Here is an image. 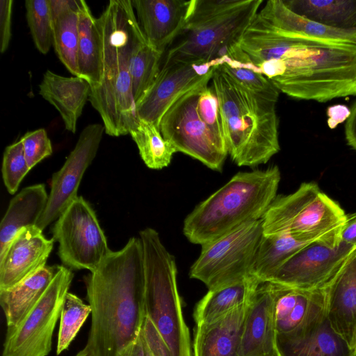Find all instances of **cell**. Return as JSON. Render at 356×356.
<instances>
[{"label": "cell", "mask_w": 356, "mask_h": 356, "mask_svg": "<svg viewBox=\"0 0 356 356\" xmlns=\"http://www.w3.org/2000/svg\"><path fill=\"white\" fill-rule=\"evenodd\" d=\"M141 333L153 356H172L163 337L147 315L143 321Z\"/></svg>", "instance_id": "f35d334b"}, {"label": "cell", "mask_w": 356, "mask_h": 356, "mask_svg": "<svg viewBox=\"0 0 356 356\" xmlns=\"http://www.w3.org/2000/svg\"><path fill=\"white\" fill-rule=\"evenodd\" d=\"M220 59L208 63L163 58L154 82L136 104L138 117L159 127V122L171 104L184 92L211 75Z\"/></svg>", "instance_id": "5bb4252c"}, {"label": "cell", "mask_w": 356, "mask_h": 356, "mask_svg": "<svg viewBox=\"0 0 356 356\" xmlns=\"http://www.w3.org/2000/svg\"><path fill=\"white\" fill-rule=\"evenodd\" d=\"M270 283L274 295L276 337L300 335L325 314L326 287L305 290Z\"/></svg>", "instance_id": "2e32d148"}, {"label": "cell", "mask_w": 356, "mask_h": 356, "mask_svg": "<svg viewBox=\"0 0 356 356\" xmlns=\"http://www.w3.org/2000/svg\"><path fill=\"white\" fill-rule=\"evenodd\" d=\"M327 124L330 129H335L339 124L348 120L350 115V109L343 104H334L327 108Z\"/></svg>", "instance_id": "60d3db41"}, {"label": "cell", "mask_w": 356, "mask_h": 356, "mask_svg": "<svg viewBox=\"0 0 356 356\" xmlns=\"http://www.w3.org/2000/svg\"><path fill=\"white\" fill-rule=\"evenodd\" d=\"M101 56V81L89 102L99 114L106 134H129L139 121L131 90L133 50L144 37L131 0H111L96 18Z\"/></svg>", "instance_id": "3957f363"}, {"label": "cell", "mask_w": 356, "mask_h": 356, "mask_svg": "<svg viewBox=\"0 0 356 356\" xmlns=\"http://www.w3.org/2000/svg\"><path fill=\"white\" fill-rule=\"evenodd\" d=\"M355 248L343 242L336 248L312 243L291 257L268 282L305 290L325 288Z\"/></svg>", "instance_id": "9a60e30c"}, {"label": "cell", "mask_w": 356, "mask_h": 356, "mask_svg": "<svg viewBox=\"0 0 356 356\" xmlns=\"http://www.w3.org/2000/svg\"><path fill=\"white\" fill-rule=\"evenodd\" d=\"M262 236L263 222L259 219L202 245L200 256L191 267L190 277L213 289L251 276Z\"/></svg>", "instance_id": "9c48e42d"}, {"label": "cell", "mask_w": 356, "mask_h": 356, "mask_svg": "<svg viewBox=\"0 0 356 356\" xmlns=\"http://www.w3.org/2000/svg\"><path fill=\"white\" fill-rule=\"evenodd\" d=\"M163 54L149 44L145 36L136 44L130 63L131 90L135 104L154 82L161 70Z\"/></svg>", "instance_id": "1f68e13d"}, {"label": "cell", "mask_w": 356, "mask_h": 356, "mask_svg": "<svg viewBox=\"0 0 356 356\" xmlns=\"http://www.w3.org/2000/svg\"><path fill=\"white\" fill-rule=\"evenodd\" d=\"M26 18L36 49L47 54L53 45V22L49 0L25 1Z\"/></svg>", "instance_id": "d590c367"}, {"label": "cell", "mask_w": 356, "mask_h": 356, "mask_svg": "<svg viewBox=\"0 0 356 356\" xmlns=\"http://www.w3.org/2000/svg\"><path fill=\"white\" fill-rule=\"evenodd\" d=\"M345 135L348 144L356 150V101L350 108V115L346 122Z\"/></svg>", "instance_id": "f6af8a7d"}, {"label": "cell", "mask_w": 356, "mask_h": 356, "mask_svg": "<svg viewBox=\"0 0 356 356\" xmlns=\"http://www.w3.org/2000/svg\"><path fill=\"white\" fill-rule=\"evenodd\" d=\"M346 214L314 182H304L293 193L277 196L262 217L263 234L288 233L300 241L331 248L341 243Z\"/></svg>", "instance_id": "ba28073f"}, {"label": "cell", "mask_w": 356, "mask_h": 356, "mask_svg": "<svg viewBox=\"0 0 356 356\" xmlns=\"http://www.w3.org/2000/svg\"><path fill=\"white\" fill-rule=\"evenodd\" d=\"M79 10L65 13L53 21V47L67 70L80 77L77 60Z\"/></svg>", "instance_id": "d6a6232c"}, {"label": "cell", "mask_w": 356, "mask_h": 356, "mask_svg": "<svg viewBox=\"0 0 356 356\" xmlns=\"http://www.w3.org/2000/svg\"><path fill=\"white\" fill-rule=\"evenodd\" d=\"M129 134L137 145L142 160L149 168L161 170L170 164L177 151L163 138L156 124L139 118L137 126L130 131Z\"/></svg>", "instance_id": "4dcf8cb0"}, {"label": "cell", "mask_w": 356, "mask_h": 356, "mask_svg": "<svg viewBox=\"0 0 356 356\" xmlns=\"http://www.w3.org/2000/svg\"><path fill=\"white\" fill-rule=\"evenodd\" d=\"M262 0H193L190 16L165 59L208 63L227 56L259 12Z\"/></svg>", "instance_id": "8992f818"}, {"label": "cell", "mask_w": 356, "mask_h": 356, "mask_svg": "<svg viewBox=\"0 0 356 356\" xmlns=\"http://www.w3.org/2000/svg\"><path fill=\"white\" fill-rule=\"evenodd\" d=\"M265 20L277 29L300 35L356 43V31L326 26L289 9L282 0H269L258 12Z\"/></svg>", "instance_id": "4316f807"}, {"label": "cell", "mask_w": 356, "mask_h": 356, "mask_svg": "<svg viewBox=\"0 0 356 356\" xmlns=\"http://www.w3.org/2000/svg\"><path fill=\"white\" fill-rule=\"evenodd\" d=\"M117 356H153L141 333L131 343L120 350Z\"/></svg>", "instance_id": "b9f144b4"}, {"label": "cell", "mask_w": 356, "mask_h": 356, "mask_svg": "<svg viewBox=\"0 0 356 356\" xmlns=\"http://www.w3.org/2000/svg\"><path fill=\"white\" fill-rule=\"evenodd\" d=\"M58 254L70 269L94 270L111 252L90 204L78 196L63 211L52 228Z\"/></svg>", "instance_id": "7c38bea8"}, {"label": "cell", "mask_w": 356, "mask_h": 356, "mask_svg": "<svg viewBox=\"0 0 356 356\" xmlns=\"http://www.w3.org/2000/svg\"><path fill=\"white\" fill-rule=\"evenodd\" d=\"M293 12L331 28L356 31V0H282Z\"/></svg>", "instance_id": "f1b7e54d"}, {"label": "cell", "mask_w": 356, "mask_h": 356, "mask_svg": "<svg viewBox=\"0 0 356 356\" xmlns=\"http://www.w3.org/2000/svg\"><path fill=\"white\" fill-rule=\"evenodd\" d=\"M78 67L80 77L97 88L101 81V56L96 18L89 6L81 0L79 10Z\"/></svg>", "instance_id": "f546056e"}, {"label": "cell", "mask_w": 356, "mask_h": 356, "mask_svg": "<svg viewBox=\"0 0 356 356\" xmlns=\"http://www.w3.org/2000/svg\"><path fill=\"white\" fill-rule=\"evenodd\" d=\"M228 154L238 166L266 163L280 150L276 104L241 86L218 65L211 79Z\"/></svg>", "instance_id": "277c9868"}, {"label": "cell", "mask_w": 356, "mask_h": 356, "mask_svg": "<svg viewBox=\"0 0 356 356\" xmlns=\"http://www.w3.org/2000/svg\"><path fill=\"white\" fill-rule=\"evenodd\" d=\"M325 314L333 330L356 352V248L326 286Z\"/></svg>", "instance_id": "ffe728a7"}, {"label": "cell", "mask_w": 356, "mask_h": 356, "mask_svg": "<svg viewBox=\"0 0 356 356\" xmlns=\"http://www.w3.org/2000/svg\"><path fill=\"white\" fill-rule=\"evenodd\" d=\"M91 325L86 347L95 356H117L140 334L144 318L142 242L131 237L85 277Z\"/></svg>", "instance_id": "7a4b0ae2"}, {"label": "cell", "mask_w": 356, "mask_h": 356, "mask_svg": "<svg viewBox=\"0 0 356 356\" xmlns=\"http://www.w3.org/2000/svg\"><path fill=\"white\" fill-rule=\"evenodd\" d=\"M238 356H278L272 284L260 282L247 305Z\"/></svg>", "instance_id": "d6986e66"}, {"label": "cell", "mask_w": 356, "mask_h": 356, "mask_svg": "<svg viewBox=\"0 0 356 356\" xmlns=\"http://www.w3.org/2000/svg\"><path fill=\"white\" fill-rule=\"evenodd\" d=\"M91 88L79 76L67 77L47 70L39 85V95L59 113L66 130L75 134L79 118L89 99Z\"/></svg>", "instance_id": "44dd1931"}, {"label": "cell", "mask_w": 356, "mask_h": 356, "mask_svg": "<svg viewBox=\"0 0 356 356\" xmlns=\"http://www.w3.org/2000/svg\"><path fill=\"white\" fill-rule=\"evenodd\" d=\"M219 67L250 92L277 102L280 91L251 62L245 63L227 56Z\"/></svg>", "instance_id": "836d02e7"}, {"label": "cell", "mask_w": 356, "mask_h": 356, "mask_svg": "<svg viewBox=\"0 0 356 356\" xmlns=\"http://www.w3.org/2000/svg\"><path fill=\"white\" fill-rule=\"evenodd\" d=\"M341 239L342 242L356 248V212L346 214Z\"/></svg>", "instance_id": "ee69618b"}, {"label": "cell", "mask_w": 356, "mask_h": 356, "mask_svg": "<svg viewBox=\"0 0 356 356\" xmlns=\"http://www.w3.org/2000/svg\"><path fill=\"white\" fill-rule=\"evenodd\" d=\"M49 195L44 184L24 188L10 201L0 224V253L23 228L36 225Z\"/></svg>", "instance_id": "d4e9b609"}, {"label": "cell", "mask_w": 356, "mask_h": 356, "mask_svg": "<svg viewBox=\"0 0 356 356\" xmlns=\"http://www.w3.org/2000/svg\"><path fill=\"white\" fill-rule=\"evenodd\" d=\"M58 266H45L16 285L0 290V305L7 329L18 325L41 298Z\"/></svg>", "instance_id": "cb8c5ba5"}, {"label": "cell", "mask_w": 356, "mask_h": 356, "mask_svg": "<svg viewBox=\"0 0 356 356\" xmlns=\"http://www.w3.org/2000/svg\"><path fill=\"white\" fill-rule=\"evenodd\" d=\"M52 22L60 15L71 10H79L81 0H49Z\"/></svg>", "instance_id": "7bdbcfd3"}, {"label": "cell", "mask_w": 356, "mask_h": 356, "mask_svg": "<svg viewBox=\"0 0 356 356\" xmlns=\"http://www.w3.org/2000/svg\"><path fill=\"white\" fill-rule=\"evenodd\" d=\"M259 281L252 276L230 284L209 289L195 306L196 326L213 322L247 304Z\"/></svg>", "instance_id": "484cf974"}, {"label": "cell", "mask_w": 356, "mask_h": 356, "mask_svg": "<svg viewBox=\"0 0 356 356\" xmlns=\"http://www.w3.org/2000/svg\"><path fill=\"white\" fill-rule=\"evenodd\" d=\"M212 75L180 95L162 116L159 129L177 152L200 161L212 170L221 171L228 155L226 143L211 131L197 108L201 86Z\"/></svg>", "instance_id": "30bf717a"}, {"label": "cell", "mask_w": 356, "mask_h": 356, "mask_svg": "<svg viewBox=\"0 0 356 356\" xmlns=\"http://www.w3.org/2000/svg\"><path fill=\"white\" fill-rule=\"evenodd\" d=\"M54 242L35 225L18 232L0 253V290L16 285L45 266Z\"/></svg>", "instance_id": "e0dca14e"}, {"label": "cell", "mask_w": 356, "mask_h": 356, "mask_svg": "<svg viewBox=\"0 0 356 356\" xmlns=\"http://www.w3.org/2000/svg\"><path fill=\"white\" fill-rule=\"evenodd\" d=\"M280 180L277 165L236 173L186 216L184 236L202 246L261 219L277 197Z\"/></svg>", "instance_id": "5b68a950"}, {"label": "cell", "mask_w": 356, "mask_h": 356, "mask_svg": "<svg viewBox=\"0 0 356 356\" xmlns=\"http://www.w3.org/2000/svg\"><path fill=\"white\" fill-rule=\"evenodd\" d=\"M71 269L58 268L48 288L22 321L7 329L2 356H47L63 305L73 280Z\"/></svg>", "instance_id": "8fae6325"}, {"label": "cell", "mask_w": 356, "mask_h": 356, "mask_svg": "<svg viewBox=\"0 0 356 356\" xmlns=\"http://www.w3.org/2000/svg\"><path fill=\"white\" fill-rule=\"evenodd\" d=\"M193 0H134L132 5L147 41L164 54L190 16Z\"/></svg>", "instance_id": "ac0fdd59"}, {"label": "cell", "mask_w": 356, "mask_h": 356, "mask_svg": "<svg viewBox=\"0 0 356 356\" xmlns=\"http://www.w3.org/2000/svg\"><path fill=\"white\" fill-rule=\"evenodd\" d=\"M74 356H95L86 346Z\"/></svg>", "instance_id": "bcb514c9"}, {"label": "cell", "mask_w": 356, "mask_h": 356, "mask_svg": "<svg viewBox=\"0 0 356 356\" xmlns=\"http://www.w3.org/2000/svg\"><path fill=\"white\" fill-rule=\"evenodd\" d=\"M240 47L251 63L289 97L326 102L356 95V43L286 31L259 13Z\"/></svg>", "instance_id": "6da1fadb"}, {"label": "cell", "mask_w": 356, "mask_h": 356, "mask_svg": "<svg viewBox=\"0 0 356 356\" xmlns=\"http://www.w3.org/2000/svg\"><path fill=\"white\" fill-rule=\"evenodd\" d=\"M104 131V124L99 123L90 124L83 128L64 164L53 174L46 207L35 225L41 230L57 220L78 197L82 177L97 154Z\"/></svg>", "instance_id": "4fadbf2b"}, {"label": "cell", "mask_w": 356, "mask_h": 356, "mask_svg": "<svg viewBox=\"0 0 356 356\" xmlns=\"http://www.w3.org/2000/svg\"><path fill=\"white\" fill-rule=\"evenodd\" d=\"M91 312L89 305L75 294L67 293L60 316L57 355L68 348Z\"/></svg>", "instance_id": "e575fe53"}, {"label": "cell", "mask_w": 356, "mask_h": 356, "mask_svg": "<svg viewBox=\"0 0 356 356\" xmlns=\"http://www.w3.org/2000/svg\"><path fill=\"white\" fill-rule=\"evenodd\" d=\"M13 0L0 1V52L7 51L12 37Z\"/></svg>", "instance_id": "ab89813d"}, {"label": "cell", "mask_w": 356, "mask_h": 356, "mask_svg": "<svg viewBox=\"0 0 356 356\" xmlns=\"http://www.w3.org/2000/svg\"><path fill=\"white\" fill-rule=\"evenodd\" d=\"M278 356H356L330 325L326 314L309 330L292 337H276Z\"/></svg>", "instance_id": "603a6c76"}, {"label": "cell", "mask_w": 356, "mask_h": 356, "mask_svg": "<svg viewBox=\"0 0 356 356\" xmlns=\"http://www.w3.org/2000/svg\"><path fill=\"white\" fill-rule=\"evenodd\" d=\"M314 243L300 241L288 233L263 234L251 269V276L268 282L294 254Z\"/></svg>", "instance_id": "83f0119b"}, {"label": "cell", "mask_w": 356, "mask_h": 356, "mask_svg": "<svg viewBox=\"0 0 356 356\" xmlns=\"http://www.w3.org/2000/svg\"><path fill=\"white\" fill-rule=\"evenodd\" d=\"M30 169L52 154V145L44 129L27 131L20 138Z\"/></svg>", "instance_id": "74e56055"}, {"label": "cell", "mask_w": 356, "mask_h": 356, "mask_svg": "<svg viewBox=\"0 0 356 356\" xmlns=\"http://www.w3.org/2000/svg\"><path fill=\"white\" fill-rule=\"evenodd\" d=\"M145 268V309L172 356H192L177 284L175 259L159 233L147 227L139 232Z\"/></svg>", "instance_id": "52a82bcc"}, {"label": "cell", "mask_w": 356, "mask_h": 356, "mask_svg": "<svg viewBox=\"0 0 356 356\" xmlns=\"http://www.w3.org/2000/svg\"><path fill=\"white\" fill-rule=\"evenodd\" d=\"M248 303L213 322L196 326L194 356H238Z\"/></svg>", "instance_id": "7402d4cb"}, {"label": "cell", "mask_w": 356, "mask_h": 356, "mask_svg": "<svg viewBox=\"0 0 356 356\" xmlns=\"http://www.w3.org/2000/svg\"><path fill=\"white\" fill-rule=\"evenodd\" d=\"M30 170L20 140L6 147L1 172L4 185L10 194L17 192L20 183Z\"/></svg>", "instance_id": "8d00e7d4"}]
</instances>
